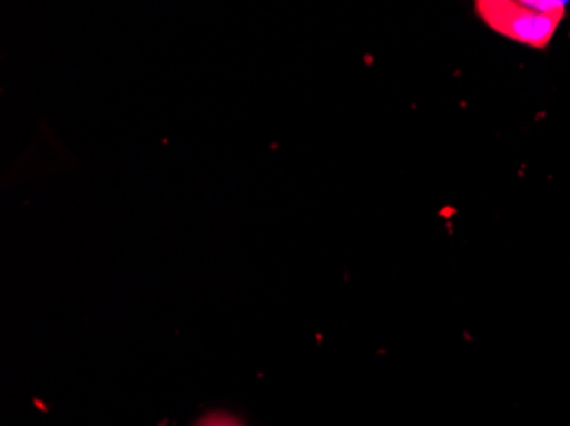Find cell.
<instances>
[{
    "label": "cell",
    "instance_id": "1",
    "mask_svg": "<svg viewBox=\"0 0 570 426\" xmlns=\"http://www.w3.org/2000/svg\"><path fill=\"white\" fill-rule=\"evenodd\" d=\"M567 6L557 0H476L475 14L494 33L543 50L556 38Z\"/></svg>",
    "mask_w": 570,
    "mask_h": 426
},
{
    "label": "cell",
    "instance_id": "2",
    "mask_svg": "<svg viewBox=\"0 0 570 426\" xmlns=\"http://www.w3.org/2000/svg\"><path fill=\"white\" fill-rule=\"evenodd\" d=\"M194 426H246V423L230 413L210 412L198 418Z\"/></svg>",
    "mask_w": 570,
    "mask_h": 426
}]
</instances>
